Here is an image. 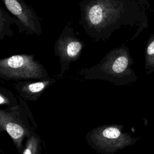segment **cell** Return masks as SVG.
Returning a JSON list of instances; mask_svg holds the SVG:
<instances>
[{
    "mask_svg": "<svg viewBox=\"0 0 154 154\" xmlns=\"http://www.w3.org/2000/svg\"><path fill=\"white\" fill-rule=\"evenodd\" d=\"M79 23L95 42L108 40L126 22V0H82Z\"/></svg>",
    "mask_w": 154,
    "mask_h": 154,
    "instance_id": "cell-1",
    "label": "cell"
},
{
    "mask_svg": "<svg viewBox=\"0 0 154 154\" xmlns=\"http://www.w3.org/2000/svg\"><path fill=\"white\" fill-rule=\"evenodd\" d=\"M130 60L125 49L110 50L96 64L81 69L78 73L85 79L102 80L114 85H122L128 79Z\"/></svg>",
    "mask_w": 154,
    "mask_h": 154,
    "instance_id": "cell-2",
    "label": "cell"
},
{
    "mask_svg": "<svg viewBox=\"0 0 154 154\" xmlns=\"http://www.w3.org/2000/svg\"><path fill=\"white\" fill-rule=\"evenodd\" d=\"M34 54H16L0 60V77L17 81L49 78L45 66Z\"/></svg>",
    "mask_w": 154,
    "mask_h": 154,
    "instance_id": "cell-3",
    "label": "cell"
},
{
    "mask_svg": "<svg viewBox=\"0 0 154 154\" xmlns=\"http://www.w3.org/2000/svg\"><path fill=\"white\" fill-rule=\"evenodd\" d=\"M119 125H103L93 129L86 135L88 145L99 153L113 154L132 145L137 138L123 132Z\"/></svg>",
    "mask_w": 154,
    "mask_h": 154,
    "instance_id": "cell-4",
    "label": "cell"
},
{
    "mask_svg": "<svg viewBox=\"0 0 154 154\" xmlns=\"http://www.w3.org/2000/svg\"><path fill=\"white\" fill-rule=\"evenodd\" d=\"M29 111L22 98L19 106L0 110V129L11 137L19 152H22L23 140L35 133L26 114Z\"/></svg>",
    "mask_w": 154,
    "mask_h": 154,
    "instance_id": "cell-5",
    "label": "cell"
},
{
    "mask_svg": "<svg viewBox=\"0 0 154 154\" xmlns=\"http://www.w3.org/2000/svg\"><path fill=\"white\" fill-rule=\"evenodd\" d=\"M84 47V42L76 36L73 26L69 22L54 46V55L58 57L60 64V72L57 75L58 78L63 76L72 62L79 59Z\"/></svg>",
    "mask_w": 154,
    "mask_h": 154,
    "instance_id": "cell-6",
    "label": "cell"
},
{
    "mask_svg": "<svg viewBox=\"0 0 154 154\" xmlns=\"http://www.w3.org/2000/svg\"><path fill=\"white\" fill-rule=\"evenodd\" d=\"M8 11L17 18L21 25L20 33L40 35L41 22L35 10L23 0H2Z\"/></svg>",
    "mask_w": 154,
    "mask_h": 154,
    "instance_id": "cell-7",
    "label": "cell"
},
{
    "mask_svg": "<svg viewBox=\"0 0 154 154\" xmlns=\"http://www.w3.org/2000/svg\"><path fill=\"white\" fill-rule=\"evenodd\" d=\"M58 79L57 76L56 78H49L42 80L17 81L13 86L20 98L24 100L36 101L45 90Z\"/></svg>",
    "mask_w": 154,
    "mask_h": 154,
    "instance_id": "cell-8",
    "label": "cell"
},
{
    "mask_svg": "<svg viewBox=\"0 0 154 154\" xmlns=\"http://www.w3.org/2000/svg\"><path fill=\"white\" fill-rule=\"evenodd\" d=\"M15 24L19 28L21 29V25L17 18L11 16L8 12L2 7H0V40L2 41L5 37H12L14 34L11 29V25Z\"/></svg>",
    "mask_w": 154,
    "mask_h": 154,
    "instance_id": "cell-9",
    "label": "cell"
},
{
    "mask_svg": "<svg viewBox=\"0 0 154 154\" xmlns=\"http://www.w3.org/2000/svg\"><path fill=\"white\" fill-rule=\"evenodd\" d=\"M41 139L35 133L26 139L22 154H41Z\"/></svg>",
    "mask_w": 154,
    "mask_h": 154,
    "instance_id": "cell-10",
    "label": "cell"
},
{
    "mask_svg": "<svg viewBox=\"0 0 154 154\" xmlns=\"http://www.w3.org/2000/svg\"><path fill=\"white\" fill-rule=\"evenodd\" d=\"M0 104L6 105L7 108H13L19 106L17 101L13 93L5 88H0Z\"/></svg>",
    "mask_w": 154,
    "mask_h": 154,
    "instance_id": "cell-11",
    "label": "cell"
},
{
    "mask_svg": "<svg viewBox=\"0 0 154 154\" xmlns=\"http://www.w3.org/2000/svg\"><path fill=\"white\" fill-rule=\"evenodd\" d=\"M147 54L149 55H152L154 54V41L152 42L148 46L147 49Z\"/></svg>",
    "mask_w": 154,
    "mask_h": 154,
    "instance_id": "cell-12",
    "label": "cell"
}]
</instances>
